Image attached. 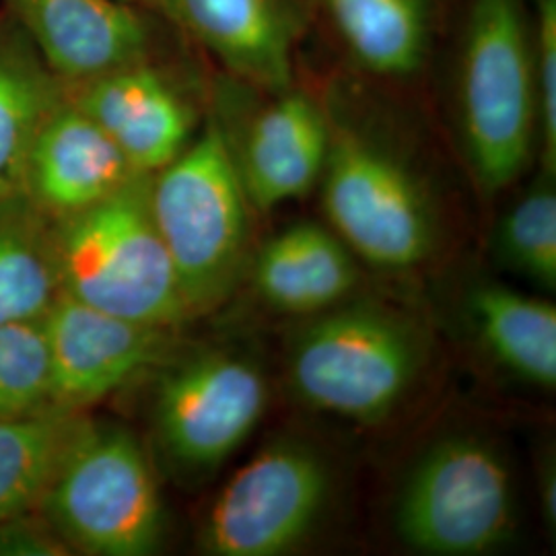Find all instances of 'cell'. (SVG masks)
<instances>
[{
  "mask_svg": "<svg viewBox=\"0 0 556 556\" xmlns=\"http://www.w3.org/2000/svg\"><path fill=\"white\" fill-rule=\"evenodd\" d=\"M151 176L54 220L60 293L101 312L178 330L192 319L151 211Z\"/></svg>",
  "mask_w": 556,
  "mask_h": 556,
  "instance_id": "cell-1",
  "label": "cell"
},
{
  "mask_svg": "<svg viewBox=\"0 0 556 556\" xmlns=\"http://www.w3.org/2000/svg\"><path fill=\"white\" fill-rule=\"evenodd\" d=\"M231 144L217 122L151 176V211L192 318L233 291L248 260L250 217Z\"/></svg>",
  "mask_w": 556,
  "mask_h": 556,
  "instance_id": "cell-2",
  "label": "cell"
},
{
  "mask_svg": "<svg viewBox=\"0 0 556 556\" xmlns=\"http://www.w3.org/2000/svg\"><path fill=\"white\" fill-rule=\"evenodd\" d=\"M459 119L478 184L498 192L532 157L538 132L534 34L519 0H475L459 56Z\"/></svg>",
  "mask_w": 556,
  "mask_h": 556,
  "instance_id": "cell-3",
  "label": "cell"
},
{
  "mask_svg": "<svg viewBox=\"0 0 556 556\" xmlns=\"http://www.w3.org/2000/svg\"><path fill=\"white\" fill-rule=\"evenodd\" d=\"M38 511L71 553L151 555L163 536L160 486L139 439L87 417Z\"/></svg>",
  "mask_w": 556,
  "mask_h": 556,
  "instance_id": "cell-4",
  "label": "cell"
},
{
  "mask_svg": "<svg viewBox=\"0 0 556 556\" xmlns=\"http://www.w3.org/2000/svg\"><path fill=\"white\" fill-rule=\"evenodd\" d=\"M425 342L408 319L358 305L312 321L289 358L298 396L363 425L390 417L425 365Z\"/></svg>",
  "mask_w": 556,
  "mask_h": 556,
  "instance_id": "cell-5",
  "label": "cell"
},
{
  "mask_svg": "<svg viewBox=\"0 0 556 556\" xmlns=\"http://www.w3.org/2000/svg\"><path fill=\"white\" fill-rule=\"evenodd\" d=\"M400 538L418 553L472 556L514 530V489L505 462L472 438L443 439L420 457L397 501Z\"/></svg>",
  "mask_w": 556,
  "mask_h": 556,
  "instance_id": "cell-6",
  "label": "cell"
},
{
  "mask_svg": "<svg viewBox=\"0 0 556 556\" xmlns=\"http://www.w3.org/2000/svg\"><path fill=\"white\" fill-rule=\"evenodd\" d=\"M324 211L361 258L388 270L431 256L435 219L417 178L388 151L351 132L330 139Z\"/></svg>",
  "mask_w": 556,
  "mask_h": 556,
  "instance_id": "cell-7",
  "label": "cell"
},
{
  "mask_svg": "<svg viewBox=\"0 0 556 556\" xmlns=\"http://www.w3.org/2000/svg\"><path fill=\"white\" fill-rule=\"evenodd\" d=\"M266 404V378L250 358L219 351L172 358L153 408L161 452L179 475H211L254 433Z\"/></svg>",
  "mask_w": 556,
  "mask_h": 556,
  "instance_id": "cell-8",
  "label": "cell"
},
{
  "mask_svg": "<svg viewBox=\"0 0 556 556\" xmlns=\"http://www.w3.org/2000/svg\"><path fill=\"white\" fill-rule=\"evenodd\" d=\"M328 489L316 452L291 441L268 445L223 486L200 528V548L213 556L285 555L312 534Z\"/></svg>",
  "mask_w": 556,
  "mask_h": 556,
  "instance_id": "cell-9",
  "label": "cell"
},
{
  "mask_svg": "<svg viewBox=\"0 0 556 556\" xmlns=\"http://www.w3.org/2000/svg\"><path fill=\"white\" fill-rule=\"evenodd\" d=\"M52 404L85 413L178 357L176 330L119 318L60 293L46 314Z\"/></svg>",
  "mask_w": 556,
  "mask_h": 556,
  "instance_id": "cell-10",
  "label": "cell"
},
{
  "mask_svg": "<svg viewBox=\"0 0 556 556\" xmlns=\"http://www.w3.org/2000/svg\"><path fill=\"white\" fill-rule=\"evenodd\" d=\"M66 96L139 174H157L192 140L194 110L157 59L66 85Z\"/></svg>",
  "mask_w": 556,
  "mask_h": 556,
  "instance_id": "cell-11",
  "label": "cell"
},
{
  "mask_svg": "<svg viewBox=\"0 0 556 556\" xmlns=\"http://www.w3.org/2000/svg\"><path fill=\"white\" fill-rule=\"evenodd\" d=\"M64 85L157 59L149 11L124 0H2Z\"/></svg>",
  "mask_w": 556,
  "mask_h": 556,
  "instance_id": "cell-12",
  "label": "cell"
},
{
  "mask_svg": "<svg viewBox=\"0 0 556 556\" xmlns=\"http://www.w3.org/2000/svg\"><path fill=\"white\" fill-rule=\"evenodd\" d=\"M163 17L245 83L287 91L293 77L298 11L291 0H161Z\"/></svg>",
  "mask_w": 556,
  "mask_h": 556,
  "instance_id": "cell-13",
  "label": "cell"
},
{
  "mask_svg": "<svg viewBox=\"0 0 556 556\" xmlns=\"http://www.w3.org/2000/svg\"><path fill=\"white\" fill-rule=\"evenodd\" d=\"M135 174L116 142L66 96L29 153L23 194L59 220L112 197Z\"/></svg>",
  "mask_w": 556,
  "mask_h": 556,
  "instance_id": "cell-14",
  "label": "cell"
},
{
  "mask_svg": "<svg viewBox=\"0 0 556 556\" xmlns=\"http://www.w3.org/2000/svg\"><path fill=\"white\" fill-rule=\"evenodd\" d=\"M330 139L316 101L301 91H280L252 119L238 157L233 155L248 200L260 211H270L305 197L324 174Z\"/></svg>",
  "mask_w": 556,
  "mask_h": 556,
  "instance_id": "cell-15",
  "label": "cell"
},
{
  "mask_svg": "<svg viewBox=\"0 0 556 556\" xmlns=\"http://www.w3.org/2000/svg\"><path fill=\"white\" fill-rule=\"evenodd\" d=\"M64 98L66 85L0 7V199L23 192L29 153Z\"/></svg>",
  "mask_w": 556,
  "mask_h": 556,
  "instance_id": "cell-16",
  "label": "cell"
},
{
  "mask_svg": "<svg viewBox=\"0 0 556 556\" xmlns=\"http://www.w3.org/2000/svg\"><path fill=\"white\" fill-rule=\"evenodd\" d=\"M346 245L314 223H299L260 250L254 282L262 299L287 314H319L357 285Z\"/></svg>",
  "mask_w": 556,
  "mask_h": 556,
  "instance_id": "cell-17",
  "label": "cell"
},
{
  "mask_svg": "<svg viewBox=\"0 0 556 556\" xmlns=\"http://www.w3.org/2000/svg\"><path fill=\"white\" fill-rule=\"evenodd\" d=\"M470 316L489 355L542 390L556 386V307L501 285L478 287Z\"/></svg>",
  "mask_w": 556,
  "mask_h": 556,
  "instance_id": "cell-18",
  "label": "cell"
},
{
  "mask_svg": "<svg viewBox=\"0 0 556 556\" xmlns=\"http://www.w3.org/2000/svg\"><path fill=\"white\" fill-rule=\"evenodd\" d=\"M59 295L54 219L23 192L0 199V324L41 318Z\"/></svg>",
  "mask_w": 556,
  "mask_h": 556,
  "instance_id": "cell-19",
  "label": "cell"
},
{
  "mask_svg": "<svg viewBox=\"0 0 556 556\" xmlns=\"http://www.w3.org/2000/svg\"><path fill=\"white\" fill-rule=\"evenodd\" d=\"M358 64L381 77H408L429 48L427 0H321Z\"/></svg>",
  "mask_w": 556,
  "mask_h": 556,
  "instance_id": "cell-20",
  "label": "cell"
},
{
  "mask_svg": "<svg viewBox=\"0 0 556 556\" xmlns=\"http://www.w3.org/2000/svg\"><path fill=\"white\" fill-rule=\"evenodd\" d=\"M83 420L59 406L0 418V521L38 511Z\"/></svg>",
  "mask_w": 556,
  "mask_h": 556,
  "instance_id": "cell-21",
  "label": "cell"
},
{
  "mask_svg": "<svg viewBox=\"0 0 556 556\" xmlns=\"http://www.w3.org/2000/svg\"><path fill=\"white\" fill-rule=\"evenodd\" d=\"M52 404V358L46 316L0 324V418Z\"/></svg>",
  "mask_w": 556,
  "mask_h": 556,
  "instance_id": "cell-22",
  "label": "cell"
},
{
  "mask_svg": "<svg viewBox=\"0 0 556 556\" xmlns=\"http://www.w3.org/2000/svg\"><path fill=\"white\" fill-rule=\"evenodd\" d=\"M498 256L542 289L556 287V194L548 176L503 217Z\"/></svg>",
  "mask_w": 556,
  "mask_h": 556,
  "instance_id": "cell-23",
  "label": "cell"
},
{
  "mask_svg": "<svg viewBox=\"0 0 556 556\" xmlns=\"http://www.w3.org/2000/svg\"><path fill=\"white\" fill-rule=\"evenodd\" d=\"M534 31L538 132L546 176L556 169V0H538Z\"/></svg>",
  "mask_w": 556,
  "mask_h": 556,
  "instance_id": "cell-24",
  "label": "cell"
},
{
  "mask_svg": "<svg viewBox=\"0 0 556 556\" xmlns=\"http://www.w3.org/2000/svg\"><path fill=\"white\" fill-rule=\"evenodd\" d=\"M68 546L40 511L0 521V556H62Z\"/></svg>",
  "mask_w": 556,
  "mask_h": 556,
  "instance_id": "cell-25",
  "label": "cell"
},
{
  "mask_svg": "<svg viewBox=\"0 0 556 556\" xmlns=\"http://www.w3.org/2000/svg\"><path fill=\"white\" fill-rule=\"evenodd\" d=\"M540 501H542V514L546 519V526H551V530L555 532L556 521V478H555V466L551 464V468H544V475L540 480Z\"/></svg>",
  "mask_w": 556,
  "mask_h": 556,
  "instance_id": "cell-26",
  "label": "cell"
},
{
  "mask_svg": "<svg viewBox=\"0 0 556 556\" xmlns=\"http://www.w3.org/2000/svg\"><path fill=\"white\" fill-rule=\"evenodd\" d=\"M128 4H135L142 11H149V13H157L160 17H163V2L161 0H124Z\"/></svg>",
  "mask_w": 556,
  "mask_h": 556,
  "instance_id": "cell-27",
  "label": "cell"
}]
</instances>
